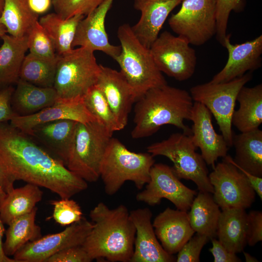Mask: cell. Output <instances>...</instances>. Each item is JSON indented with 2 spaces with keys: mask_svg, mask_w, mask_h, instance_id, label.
<instances>
[{
  "mask_svg": "<svg viewBox=\"0 0 262 262\" xmlns=\"http://www.w3.org/2000/svg\"><path fill=\"white\" fill-rule=\"evenodd\" d=\"M0 168L13 184L23 180L45 188L61 198H70L88 187L85 180L31 135L8 122L0 123Z\"/></svg>",
  "mask_w": 262,
  "mask_h": 262,
  "instance_id": "6da1fadb",
  "label": "cell"
},
{
  "mask_svg": "<svg viewBox=\"0 0 262 262\" xmlns=\"http://www.w3.org/2000/svg\"><path fill=\"white\" fill-rule=\"evenodd\" d=\"M93 227L82 246L90 258L129 262L134 250L136 230L124 205L110 209L98 203L89 214Z\"/></svg>",
  "mask_w": 262,
  "mask_h": 262,
  "instance_id": "7a4b0ae2",
  "label": "cell"
},
{
  "mask_svg": "<svg viewBox=\"0 0 262 262\" xmlns=\"http://www.w3.org/2000/svg\"><path fill=\"white\" fill-rule=\"evenodd\" d=\"M135 103L132 138L151 136L164 125L192 134L184 120H190L194 102L185 90L166 84L149 90Z\"/></svg>",
  "mask_w": 262,
  "mask_h": 262,
  "instance_id": "3957f363",
  "label": "cell"
},
{
  "mask_svg": "<svg viewBox=\"0 0 262 262\" xmlns=\"http://www.w3.org/2000/svg\"><path fill=\"white\" fill-rule=\"evenodd\" d=\"M154 164V156L149 153L131 151L118 139L111 137L100 170L106 194H115L126 181L133 182L138 189H142L149 181Z\"/></svg>",
  "mask_w": 262,
  "mask_h": 262,
  "instance_id": "277c9868",
  "label": "cell"
},
{
  "mask_svg": "<svg viewBox=\"0 0 262 262\" xmlns=\"http://www.w3.org/2000/svg\"><path fill=\"white\" fill-rule=\"evenodd\" d=\"M117 37L121 52L115 60L131 86L136 101L149 90L167 84L157 67L149 49L138 40L129 24L119 27Z\"/></svg>",
  "mask_w": 262,
  "mask_h": 262,
  "instance_id": "5b68a950",
  "label": "cell"
},
{
  "mask_svg": "<svg viewBox=\"0 0 262 262\" xmlns=\"http://www.w3.org/2000/svg\"><path fill=\"white\" fill-rule=\"evenodd\" d=\"M113 133L97 120L77 122L66 167L86 182L100 178L101 163Z\"/></svg>",
  "mask_w": 262,
  "mask_h": 262,
  "instance_id": "8992f818",
  "label": "cell"
},
{
  "mask_svg": "<svg viewBox=\"0 0 262 262\" xmlns=\"http://www.w3.org/2000/svg\"><path fill=\"white\" fill-rule=\"evenodd\" d=\"M93 50L80 47L58 55L53 88L58 98H83L88 90L97 82L100 64Z\"/></svg>",
  "mask_w": 262,
  "mask_h": 262,
  "instance_id": "52a82bcc",
  "label": "cell"
},
{
  "mask_svg": "<svg viewBox=\"0 0 262 262\" xmlns=\"http://www.w3.org/2000/svg\"><path fill=\"white\" fill-rule=\"evenodd\" d=\"M191 135L184 132L173 133L166 139L153 143L147 147L152 156H164L173 164L172 167L180 179L191 180L199 191L213 192L209 179L206 164L196 152Z\"/></svg>",
  "mask_w": 262,
  "mask_h": 262,
  "instance_id": "ba28073f",
  "label": "cell"
},
{
  "mask_svg": "<svg viewBox=\"0 0 262 262\" xmlns=\"http://www.w3.org/2000/svg\"><path fill=\"white\" fill-rule=\"evenodd\" d=\"M252 78V75L249 72L227 82H209L194 86L190 89L193 101L203 104L214 116L229 147L232 146L234 133L231 118L237 95Z\"/></svg>",
  "mask_w": 262,
  "mask_h": 262,
  "instance_id": "9c48e42d",
  "label": "cell"
},
{
  "mask_svg": "<svg viewBox=\"0 0 262 262\" xmlns=\"http://www.w3.org/2000/svg\"><path fill=\"white\" fill-rule=\"evenodd\" d=\"M180 10L168 24L178 35L190 44L201 46L216 34L215 0H183Z\"/></svg>",
  "mask_w": 262,
  "mask_h": 262,
  "instance_id": "30bf717a",
  "label": "cell"
},
{
  "mask_svg": "<svg viewBox=\"0 0 262 262\" xmlns=\"http://www.w3.org/2000/svg\"><path fill=\"white\" fill-rule=\"evenodd\" d=\"M183 37L162 32L149 48L153 61L162 72L179 81L190 79L194 74L196 56L194 49Z\"/></svg>",
  "mask_w": 262,
  "mask_h": 262,
  "instance_id": "8fae6325",
  "label": "cell"
},
{
  "mask_svg": "<svg viewBox=\"0 0 262 262\" xmlns=\"http://www.w3.org/2000/svg\"><path fill=\"white\" fill-rule=\"evenodd\" d=\"M214 200L222 210L246 209L255 201L256 193L245 174L231 163L223 159L209 174Z\"/></svg>",
  "mask_w": 262,
  "mask_h": 262,
  "instance_id": "7c38bea8",
  "label": "cell"
},
{
  "mask_svg": "<svg viewBox=\"0 0 262 262\" xmlns=\"http://www.w3.org/2000/svg\"><path fill=\"white\" fill-rule=\"evenodd\" d=\"M196 195V191L180 181L172 167L158 163L152 166L149 181L145 189L137 194L136 199L153 206L165 198L171 202L177 209L187 212Z\"/></svg>",
  "mask_w": 262,
  "mask_h": 262,
  "instance_id": "4fadbf2b",
  "label": "cell"
},
{
  "mask_svg": "<svg viewBox=\"0 0 262 262\" xmlns=\"http://www.w3.org/2000/svg\"><path fill=\"white\" fill-rule=\"evenodd\" d=\"M93 227V224L82 217L61 232L28 243L15 253L13 258L17 262H46L63 249L82 246Z\"/></svg>",
  "mask_w": 262,
  "mask_h": 262,
  "instance_id": "5bb4252c",
  "label": "cell"
},
{
  "mask_svg": "<svg viewBox=\"0 0 262 262\" xmlns=\"http://www.w3.org/2000/svg\"><path fill=\"white\" fill-rule=\"evenodd\" d=\"M114 0H104L80 21L72 42V48L79 46L93 51H101L114 60L118 56L121 52V47L109 42L105 27L106 16Z\"/></svg>",
  "mask_w": 262,
  "mask_h": 262,
  "instance_id": "9a60e30c",
  "label": "cell"
},
{
  "mask_svg": "<svg viewBox=\"0 0 262 262\" xmlns=\"http://www.w3.org/2000/svg\"><path fill=\"white\" fill-rule=\"evenodd\" d=\"M212 115L203 104L194 102L190 120L193 122L191 135L193 144L200 149L206 164L214 167L219 158L227 155L229 146L223 135L215 131Z\"/></svg>",
  "mask_w": 262,
  "mask_h": 262,
  "instance_id": "2e32d148",
  "label": "cell"
},
{
  "mask_svg": "<svg viewBox=\"0 0 262 262\" xmlns=\"http://www.w3.org/2000/svg\"><path fill=\"white\" fill-rule=\"evenodd\" d=\"M135 228L134 250L130 262H173L176 258L167 253L158 241L151 222L152 213L148 208L130 213Z\"/></svg>",
  "mask_w": 262,
  "mask_h": 262,
  "instance_id": "e0dca14e",
  "label": "cell"
},
{
  "mask_svg": "<svg viewBox=\"0 0 262 262\" xmlns=\"http://www.w3.org/2000/svg\"><path fill=\"white\" fill-rule=\"evenodd\" d=\"M223 46L228 52V59L222 69L210 81L225 82L252 72L262 66V35L241 44H232L227 34Z\"/></svg>",
  "mask_w": 262,
  "mask_h": 262,
  "instance_id": "ac0fdd59",
  "label": "cell"
},
{
  "mask_svg": "<svg viewBox=\"0 0 262 262\" xmlns=\"http://www.w3.org/2000/svg\"><path fill=\"white\" fill-rule=\"evenodd\" d=\"M96 84L105 98L120 126L128 124L129 114L136 99L131 86L120 71L100 65Z\"/></svg>",
  "mask_w": 262,
  "mask_h": 262,
  "instance_id": "d6986e66",
  "label": "cell"
},
{
  "mask_svg": "<svg viewBox=\"0 0 262 262\" xmlns=\"http://www.w3.org/2000/svg\"><path fill=\"white\" fill-rule=\"evenodd\" d=\"M60 119H70L81 123L97 120L86 108L83 98L64 99L58 98L53 104L38 113L28 116H17L10 123L28 134L39 124Z\"/></svg>",
  "mask_w": 262,
  "mask_h": 262,
  "instance_id": "ffe728a7",
  "label": "cell"
},
{
  "mask_svg": "<svg viewBox=\"0 0 262 262\" xmlns=\"http://www.w3.org/2000/svg\"><path fill=\"white\" fill-rule=\"evenodd\" d=\"M183 0H134V8L141 12L138 21L131 27L138 40L149 49L171 12Z\"/></svg>",
  "mask_w": 262,
  "mask_h": 262,
  "instance_id": "44dd1931",
  "label": "cell"
},
{
  "mask_svg": "<svg viewBox=\"0 0 262 262\" xmlns=\"http://www.w3.org/2000/svg\"><path fill=\"white\" fill-rule=\"evenodd\" d=\"M152 225L164 250L173 255L178 253L195 233L186 211L166 208L154 218Z\"/></svg>",
  "mask_w": 262,
  "mask_h": 262,
  "instance_id": "7402d4cb",
  "label": "cell"
},
{
  "mask_svg": "<svg viewBox=\"0 0 262 262\" xmlns=\"http://www.w3.org/2000/svg\"><path fill=\"white\" fill-rule=\"evenodd\" d=\"M77 123L70 119L49 121L35 126L28 134L66 165Z\"/></svg>",
  "mask_w": 262,
  "mask_h": 262,
  "instance_id": "603a6c76",
  "label": "cell"
},
{
  "mask_svg": "<svg viewBox=\"0 0 262 262\" xmlns=\"http://www.w3.org/2000/svg\"><path fill=\"white\" fill-rule=\"evenodd\" d=\"M11 99L12 108L17 116L34 114L53 104L58 99L53 87H42L19 79Z\"/></svg>",
  "mask_w": 262,
  "mask_h": 262,
  "instance_id": "cb8c5ba5",
  "label": "cell"
},
{
  "mask_svg": "<svg viewBox=\"0 0 262 262\" xmlns=\"http://www.w3.org/2000/svg\"><path fill=\"white\" fill-rule=\"evenodd\" d=\"M232 146L234 158L227 155L224 157L252 175L262 177V131L258 128L234 134Z\"/></svg>",
  "mask_w": 262,
  "mask_h": 262,
  "instance_id": "d4e9b609",
  "label": "cell"
},
{
  "mask_svg": "<svg viewBox=\"0 0 262 262\" xmlns=\"http://www.w3.org/2000/svg\"><path fill=\"white\" fill-rule=\"evenodd\" d=\"M247 214L244 209L221 210L216 236L224 246L231 252L236 254L243 251L247 244Z\"/></svg>",
  "mask_w": 262,
  "mask_h": 262,
  "instance_id": "484cf974",
  "label": "cell"
},
{
  "mask_svg": "<svg viewBox=\"0 0 262 262\" xmlns=\"http://www.w3.org/2000/svg\"><path fill=\"white\" fill-rule=\"evenodd\" d=\"M236 101L239 107L232 115V126L241 132L258 129L262 123V84L252 87L244 86L237 95Z\"/></svg>",
  "mask_w": 262,
  "mask_h": 262,
  "instance_id": "4316f807",
  "label": "cell"
},
{
  "mask_svg": "<svg viewBox=\"0 0 262 262\" xmlns=\"http://www.w3.org/2000/svg\"><path fill=\"white\" fill-rule=\"evenodd\" d=\"M0 47V85L16 83L20 69L28 49L27 35L15 37L5 34Z\"/></svg>",
  "mask_w": 262,
  "mask_h": 262,
  "instance_id": "83f0119b",
  "label": "cell"
},
{
  "mask_svg": "<svg viewBox=\"0 0 262 262\" xmlns=\"http://www.w3.org/2000/svg\"><path fill=\"white\" fill-rule=\"evenodd\" d=\"M189 210L188 218L194 231L206 236L209 239L214 238L221 211L212 194L199 191L194 197Z\"/></svg>",
  "mask_w": 262,
  "mask_h": 262,
  "instance_id": "f1b7e54d",
  "label": "cell"
},
{
  "mask_svg": "<svg viewBox=\"0 0 262 262\" xmlns=\"http://www.w3.org/2000/svg\"><path fill=\"white\" fill-rule=\"evenodd\" d=\"M40 187L27 183L14 188L0 202V216L3 224L9 225L15 219L31 212L41 200Z\"/></svg>",
  "mask_w": 262,
  "mask_h": 262,
  "instance_id": "f546056e",
  "label": "cell"
},
{
  "mask_svg": "<svg viewBox=\"0 0 262 262\" xmlns=\"http://www.w3.org/2000/svg\"><path fill=\"white\" fill-rule=\"evenodd\" d=\"M84 17L77 15L64 19L56 13H51L43 16L38 20L52 40L57 55L65 54L73 49L72 44L77 26Z\"/></svg>",
  "mask_w": 262,
  "mask_h": 262,
  "instance_id": "4dcf8cb0",
  "label": "cell"
},
{
  "mask_svg": "<svg viewBox=\"0 0 262 262\" xmlns=\"http://www.w3.org/2000/svg\"><path fill=\"white\" fill-rule=\"evenodd\" d=\"M37 208L13 220L6 231L3 249L8 257L14 256L24 245L40 237L41 229L35 223Z\"/></svg>",
  "mask_w": 262,
  "mask_h": 262,
  "instance_id": "1f68e13d",
  "label": "cell"
},
{
  "mask_svg": "<svg viewBox=\"0 0 262 262\" xmlns=\"http://www.w3.org/2000/svg\"><path fill=\"white\" fill-rule=\"evenodd\" d=\"M39 15L30 8L28 0H4L0 22L7 33L15 37L26 35L38 21Z\"/></svg>",
  "mask_w": 262,
  "mask_h": 262,
  "instance_id": "d6a6232c",
  "label": "cell"
},
{
  "mask_svg": "<svg viewBox=\"0 0 262 262\" xmlns=\"http://www.w3.org/2000/svg\"><path fill=\"white\" fill-rule=\"evenodd\" d=\"M58 59V55L48 58L29 53L23 60L19 79L38 86L53 87Z\"/></svg>",
  "mask_w": 262,
  "mask_h": 262,
  "instance_id": "836d02e7",
  "label": "cell"
},
{
  "mask_svg": "<svg viewBox=\"0 0 262 262\" xmlns=\"http://www.w3.org/2000/svg\"><path fill=\"white\" fill-rule=\"evenodd\" d=\"M84 104L91 114L111 133L119 131V124L101 91L96 84L83 97Z\"/></svg>",
  "mask_w": 262,
  "mask_h": 262,
  "instance_id": "e575fe53",
  "label": "cell"
},
{
  "mask_svg": "<svg viewBox=\"0 0 262 262\" xmlns=\"http://www.w3.org/2000/svg\"><path fill=\"white\" fill-rule=\"evenodd\" d=\"M27 35L30 53L48 58H54L57 56L52 40L38 21Z\"/></svg>",
  "mask_w": 262,
  "mask_h": 262,
  "instance_id": "d590c367",
  "label": "cell"
},
{
  "mask_svg": "<svg viewBox=\"0 0 262 262\" xmlns=\"http://www.w3.org/2000/svg\"><path fill=\"white\" fill-rule=\"evenodd\" d=\"M104 0H51L55 13L67 19L77 15L85 16Z\"/></svg>",
  "mask_w": 262,
  "mask_h": 262,
  "instance_id": "8d00e7d4",
  "label": "cell"
},
{
  "mask_svg": "<svg viewBox=\"0 0 262 262\" xmlns=\"http://www.w3.org/2000/svg\"><path fill=\"white\" fill-rule=\"evenodd\" d=\"M245 6L244 0H215L217 41L223 46L227 35V29L230 12L242 11Z\"/></svg>",
  "mask_w": 262,
  "mask_h": 262,
  "instance_id": "74e56055",
  "label": "cell"
},
{
  "mask_svg": "<svg viewBox=\"0 0 262 262\" xmlns=\"http://www.w3.org/2000/svg\"><path fill=\"white\" fill-rule=\"evenodd\" d=\"M50 204L54 207L53 218L61 226H69L80 221L83 217L80 206L72 199L52 200Z\"/></svg>",
  "mask_w": 262,
  "mask_h": 262,
  "instance_id": "f35d334b",
  "label": "cell"
},
{
  "mask_svg": "<svg viewBox=\"0 0 262 262\" xmlns=\"http://www.w3.org/2000/svg\"><path fill=\"white\" fill-rule=\"evenodd\" d=\"M209 240L204 235L196 233L193 235L178 252L176 262H199L201 251Z\"/></svg>",
  "mask_w": 262,
  "mask_h": 262,
  "instance_id": "ab89813d",
  "label": "cell"
},
{
  "mask_svg": "<svg viewBox=\"0 0 262 262\" xmlns=\"http://www.w3.org/2000/svg\"><path fill=\"white\" fill-rule=\"evenodd\" d=\"M93 261L82 246L63 249L54 254L46 262H90Z\"/></svg>",
  "mask_w": 262,
  "mask_h": 262,
  "instance_id": "60d3db41",
  "label": "cell"
},
{
  "mask_svg": "<svg viewBox=\"0 0 262 262\" xmlns=\"http://www.w3.org/2000/svg\"><path fill=\"white\" fill-rule=\"evenodd\" d=\"M247 217V244L252 246L262 240V212L251 211Z\"/></svg>",
  "mask_w": 262,
  "mask_h": 262,
  "instance_id": "b9f144b4",
  "label": "cell"
},
{
  "mask_svg": "<svg viewBox=\"0 0 262 262\" xmlns=\"http://www.w3.org/2000/svg\"><path fill=\"white\" fill-rule=\"evenodd\" d=\"M14 89L12 85H0V123L10 121L17 116L11 104Z\"/></svg>",
  "mask_w": 262,
  "mask_h": 262,
  "instance_id": "7bdbcfd3",
  "label": "cell"
},
{
  "mask_svg": "<svg viewBox=\"0 0 262 262\" xmlns=\"http://www.w3.org/2000/svg\"><path fill=\"white\" fill-rule=\"evenodd\" d=\"M211 240L212 247L209 249V251L214 258V262H240L242 261L237 256L236 253L227 249L218 240L213 238Z\"/></svg>",
  "mask_w": 262,
  "mask_h": 262,
  "instance_id": "ee69618b",
  "label": "cell"
},
{
  "mask_svg": "<svg viewBox=\"0 0 262 262\" xmlns=\"http://www.w3.org/2000/svg\"><path fill=\"white\" fill-rule=\"evenodd\" d=\"M31 10L39 15L46 13L52 5L51 0H28Z\"/></svg>",
  "mask_w": 262,
  "mask_h": 262,
  "instance_id": "f6af8a7d",
  "label": "cell"
},
{
  "mask_svg": "<svg viewBox=\"0 0 262 262\" xmlns=\"http://www.w3.org/2000/svg\"><path fill=\"white\" fill-rule=\"evenodd\" d=\"M14 184L9 180L0 168V202L14 188Z\"/></svg>",
  "mask_w": 262,
  "mask_h": 262,
  "instance_id": "bcb514c9",
  "label": "cell"
},
{
  "mask_svg": "<svg viewBox=\"0 0 262 262\" xmlns=\"http://www.w3.org/2000/svg\"><path fill=\"white\" fill-rule=\"evenodd\" d=\"M3 223L0 216V262H17L14 258L7 256L3 249L2 238L5 232Z\"/></svg>",
  "mask_w": 262,
  "mask_h": 262,
  "instance_id": "7dc6e473",
  "label": "cell"
},
{
  "mask_svg": "<svg viewBox=\"0 0 262 262\" xmlns=\"http://www.w3.org/2000/svg\"><path fill=\"white\" fill-rule=\"evenodd\" d=\"M246 262H258L259 261L254 257L247 252H243Z\"/></svg>",
  "mask_w": 262,
  "mask_h": 262,
  "instance_id": "c3c4849f",
  "label": "cell"
},
{
  "mask_svg": "<svg viewBox=\"0 0 262 262\" xmlns=\"http://www.w3.org/2000/svg\"><path fill=\"white\" fill-rule=\"evenodd\" d=\"M7 33V30L5 26L0 22V37Z\"/></svg>",
  "mask_w": 262,
  "mask_h": 262,
  "instance_id": "681fc988",
  "label": "cell"
},
{
  "mask_svg": "<svg viewBox=\"0 0 262 262\" xmlns=\"http://www.w3.org/2000/svg\"><path fill=\"white\" fill-rule=\"evenodd\" d=\"M4 4V0H0V16L2 14Z\"/></svg>",
  "mask_w": 262,
  "mask_h": 262,
  "instance_id": "f907efd6",
  "label": "cell"
}]
</instances>
